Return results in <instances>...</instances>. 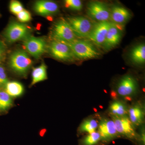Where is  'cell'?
<instances>
[{"label": "cell", "mask_w": 145, "mask_h": 145, "mask_svg": "<svg viewBox=\"0 0 145 145\" xmlns=\"http://www.w3.org/2000/svg\"><path fill=\"white\" fill-rule=\"evenodd\" d=\"M128 116L135 126H139L144 123L145 117L144 108L140 104L137 103L128 110Z\"/></svg>", "instance_id": "16"}, {"label": "cell", "mask_w": 145, "mask_h": 145, "mask_svg": "<svg viewBox=\"0 0 145 145\" xmlns=\"http://www.w3.org/2000/svg\"><path fill=\"white\" fill-rule=\"evenodd\" d=\"M122 31L119 25L112 23L102 46L104 50L108 51L119 44L121 40L123 34Z\"/></svg>", "instance_id": "13"}, {"label": "cell", "mask_w": 145, "mask_h": 145, "mask_svg": "<svg viewBox=\"0 0 145 145\" xmlns=\"http://www.w3.org/2000/svg\"><path fill=\"white\" fill-rule=\"evenodd\" d=\"M50 38L51 40L63 43L70 42L77 39L70 25L64 18L53 24L50 32Z\"/></svg>", "instance_id": "3"}, {"label": "cell", "mask_w": 145, "mask_h": 145, "mask_svg": "<svg viewBox=\"0 0 145 145\" xmlns=\"http://www.w3.org/2000/svg\"><path fill=\"white\" fill-rule=\"evenodd\" d=\"M8 67L10 71L18 77L26 78L33 65V61L24 50H16L8 58Z\"/></svg>", "instance_id": "1"}, {"label": "cell", "mask_w": 145, "mask_h": 145, "mask_svg": "<svg viewBox=\"0 0 145 145\" xmlns=\"http://www.w3.org/2000/svg\"><path fill=\"white\" fill-rule=\"evenodd\" d=\"M138 89L137 80L130 75L122 77L117 86V93L119 96L125 98L134 96L137 93Z\"/></svg>", "instance_id": "10"}, {"label": "cell", "mask_w": 145, "mask_h": 145, "mask_svg": "<svg viewBox=\"0 0 145 145\" xmlns=\"http://www.w3.org/2000/svg\"><path fill=\"white\" fill-rule=\"evenodd\" d=\"M46 40L41 37L29 35L23 40V46L26 52L36 59H39L48 50Z\"/></svg>", "instance_id": "5"}, {"label": "cell", "mask_w": 145, "mask_h": 145, "mask_svg": "<svg viewBox=\"0 0 145 145\" xmlns=\"http://www.w3.org/2000/svg\"><path fill=\"white\" fill-rule=\"evenodd\" d=\"M6 53V45L3 42L0 40V64H2L5 59Z\"/></svg>", "instance_id": "28"}, {"label": "cell", "mask_w": 145, "mask_h": 145, "mask_svg": "<svg viewBox=\"0 0 145 145\" xmlns=\"http://www.w3.org/2000/svg\"><path fill=\"white\" fill-rule=\"evenodd\" d=\"M87 13L91 19L98 22L110 20V9L107 5L103 2H90L87 7Z\"/></svg>", "instance_id": "8"}, {"label": "cell", "mask_w": 145, "mask_h": 145, "mask_svg": "<svg viewBox=\"0 0 145 145\" xmlns=\"http://www.w3.org/2000/svg\"><path fill=\"white\" fill-rule=\"evenodd\" d=\"M98 127L99 123L95 119H87L81 124L78 131L80 133H87L89 134L96 131Z\"/></svg>", "instance_id": "22"}, {"label": "cell", "mask_w": 145, "mask_h": 145, "mask_svg": "<svg viewBox=\"0 0 145 145\" xmlns=\"http://www.w3.org/2000/svg\"><path fill=\"white\" fill-rule=\"evenodd\" d=\"M9 9L11 13L17 15L24 9L22 5L18 1H12L9 5Z\"/></svg>", "instance_id": "26"}, {"label": "cell", "mask_w": 145, "mask_h": 145, "mask_svg": "<svg viewBox=\"0 0 145 145\" xmlns=\"http://www.w3.org/2000/svg\"><path fill=\"white\" fill-rule=\"evenodd\" d=\"M145 131L144 130V129H143L142 130V136H141V138H142V141L143 144H145Z\"/></svg>", "instance_id": "29"}, {"label": "cell", "mask_w": 145, "mask_h": 145, "mask_svg": "<svg viewBox=\"0 0 145 145\" xmlns=\"http://www.w3.org/2000/svg\"><path fill=\"white\" fill-rule=\"evenodd\" d=\"M119 135L131 139H136L137 134L135 126L131 123L128 116L111 117Z\"/></svg>", "instance_id": "9"}, {"label": "cell", "mask_w": 145, "mask_h": 145, "mask_svg": "<svg viewBox=\"0 0 145 145\" xmlns=\"http://www.w3.org/2000/svg\"><path fill=\"white\" fill-rule=\"evenodd\" d=\"M65 43L70 48L76 59H90L101 55V53L94 44L86 40L77 39L73 41Z\"/></svg>", "instance_id": "2"}, {"label": "cell", "mask_w": 145, "mask_h": 145, "mask_svg": "<svg viewBox=\"0 0 145 145\" xmlns=\"http://www.w3.org/2000/svg\"><path fill=\"white\" fill-rule=\"evenodd\" d=\"M50 54L54 59L65 62H72L76 60L69 46L66 44L51 40L48 45Z\"/></svg>", "instance_id": "7"}, {"label": "cell", "mask_w": 145, "mask_h": 145, "mask_svg": "<svg viewBox=\"0 0 145 145\" xmlns=\"http://www.w3.org/2000/svg\"><path fill=\"white\" fill-rule=\"evenodd\" d=\"M17 16L18 20L22 23L29 22L32 19L31 13L24 9L18 13Z\"/></svg>", "instance_id": "27"}, {"label": "cell", "mask_w": 145, "mask_h": 145, "mask_svg": "<svg viewBox=\"0 0 145 145\" xmlns=\"http://www.w3.org/2000/svg\"><path fill=\"white\" fill-rule=\"evenodd\" d=\"M15 105L14 99L4 89H0V115L7 114Z\"/></svg>", "instance_id": "18"}, {"label": "cell", "mask_w": 145, "mask_h": 145, "mask_svg": "<svg viewBox=\"0 0 145 145\" xmlns=\"http://www.w3.org/2000/svg\"><path fill=\"white\" fill-rule=\"evenodd\" d=\"M100 140L101 136L99 133L95 131L89 133L82 140L83 145H95Z\"/></svg>", "instance_id": "23"}, {"label": "cell", "mask_w": 145, "mask_h": 145, "mask_svg": "<svg viewBox=\"0 0 145 145\" xmlns=\"http://www.w3.org/2000/svg\"><path fill=\"white\" fill-rule=\"evenodd\" d=\"M30 28L25 24L13 22L8 25L3 35L6 41L13 43L26 39L30 35Z\"/></svg>", "instance_id": "4"}, {"label": "cell", "mask_w": 145, "mask_h": 145, "mask_svg": "<svg viewBox=\"0 0 145 145\" xmlns=\"http://www.w3.org/2000/svg\"><path fill=\"white\" fill-rule=\"evenodd\" d=\"M48 79L47 66L42 63L38 67L33 68L31 72V82L29 87Z\"/></svg>", "instance_id": "19"}, {"label": "cell", "mask_w": 145, "mask_h": 145, "mask_svg": "<svg viewBox=\"0 0 145 145\" xmlns=\"http://www.w3.org/2000/svg\"><path fill=\"white\" fill-rule=\"evenodd\" d=\"M131 61L134 64L142 65L145 63V44H139L133 48L130 53Z\"/></svg>", "instance_id": "17"}, {"label": "cell", "mask_w": 145, "mask_h": 145, "mask_svg": "<svg viewBox=\"0 0 145 145\" xmlns=\"http://www.w3.org/2000/svg\"><path fill=\"white\" fill-rule=\"evenodd\" d=\"M98 132L101 140L105 141L112 140L119 135L114 122L112 119L105 118L101 119L99 123Z\"/></svg>", "instance_id": "12"}, {"label": "cell", "mask_w": 145, "mask_h": 145, "mask_svg": "<svg viewBox=\"0 0 145 145\" xmlns=\"http://www.w3.org/2000/svg\"><path fill=\"white\" fill-rule=\"evenodd\" d=\"M129 108L124 102L115 101L110 104L109 111L111 117H124L128 116Z\"/></svg>", "instance_id": "20"}, {"label": "cell", "mask_w": 145, "mask_h": 145, "mask_svg": "<svg viewBox=\"0 0 145 145\" xmlns=\"http://www.w3.org/2000/svg\"><path fill=\"white\" fill-rule=\"evenodd\" d=\"M5 90L13 99L23 95L24 88L21 83L17 81H9L7 84Z\"/></svg>", "instance_id": "21"}, {"label": "cell", "mask_w": 145, "mask_h": 145, "mask_svg": "<svg viewBox=\"0 0 145 145\" xmlns=\"http://www.w3.org/2000/svg\"><path fill=\"white\" fill-rule=\"evenodd\" d=\"M34 11L38 15L42 16H52L59 11V7L57 3L50 1H37L33 6Z\"/></svg>", "instance_id": "14"}, {"label": "cell", "mask_w": 145, "mask_h": 145, "mask_svg": "<svg viewBox=\"0 0 145 145\" xmlns=\"http://www.w3.org/2000/svg\"><path fill=\"white\" fill-rule=\"evenodd\" d=\"M8 82L9 80L5 68L3 63L1 64H0V89H4Z\"/></svg>", "instance_id": "25"}, {"label": "cell", "mask_w": 145, "mask_h": 145, "mask_svg": "<svg viewBox=\"0 0 145 145\" xmlns=\"http://www.w3.org/2000/svg\"><path fill=\"white\" fill-rule=\"evenodd\" d=\"M66 20L77 38H87L94 25L89 19L82 16L68 17Z\"/></svg>", "instance_id": "6"}, {"label": "cell", "mask_w": 145, "mask_h": 145, "mask_svg": "<svg viewBox=\"0 0 145 145\" xmlns=\"http://www.w3.org/2000/svg\"><path fill=\"white\" fill-rule=\"evenodd\" d=\"M111 24L110 22H98L95 24L88 39L97 46L102 47Z\"/></svg>", "instance_id": "11"}, {"label": "cell", "mask_w": 145, "mask_h": 145, "mask_svg": "<svg viewBox=\"0 0 145 145\" xmlns=\"http://www.w3.org/2000/svg\"><path fill=\"white\" fill-rule=\"evenodd\" d=\"M64 5L66 8L75 11H80L83 8V3L80 0H65Z\"/></svg>", "instance_id": "24"}, {"label": "cell", "mask_w": 145, "mask_h": 145, "mask_svg": "<svg viewBox=\"0 0 145 145\" xmlns=\"http://www.w3.org/2000/svg\"><path fill=\"white\" fill-rule=\"evenodd\" d=\"M131 16L129 10L121 6H114L110 9V20L115 24H124L129 20Z\"/></svg>", "instance_id": "15"}]
</instances>
